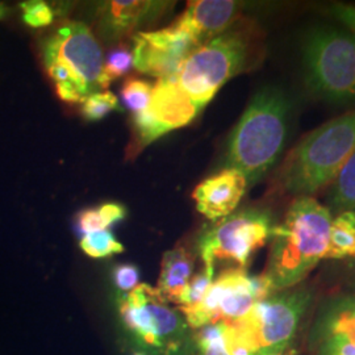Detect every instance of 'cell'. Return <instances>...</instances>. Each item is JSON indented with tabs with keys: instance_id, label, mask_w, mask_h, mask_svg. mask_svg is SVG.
<instances>
[{
	"instance_id": "cell-1",
	"label": "cell",
	"mask_w": 355,
	"mask_h": 355,
	"mask_svg": "<svg viewBox=\"0 0 355 355\" xmlns=\"http://www.w3.org/2000/svg\"><path fill=\"white\" fill-rule=\"evenodd\" d=\"M329 208L312 196H297L284 221L272 228L271 250L265 274L275 291L299 284L325 259L331 224Z\"/></svg>"
},
{
	"instance_id": "cell-2",
	"label": "cell",
	"mask_w": 355,
	"mask_h": 355,
	"mask_svg": "<svg viewBox=\"0 0 355 355\" xmlns=\"http://www.w3.org/2000/svg\"><path fill=\"white\" fill-rule=\"evenodd\" d=\"M291 111L283 89L258 91L229 137L227 168L241 173L248 183L263 177L284 149Z\"/></svg>"
},
{
	"instance_id": "cell-3",
	"label": "cell",
	"mask_w": 355,
	"mask_h": 355,
	"mask_svg": "<svg viewBox=\"0 0 355 355\" xmlns=\"http://www.w3.org/2000/svg\"><path fill=\"white\" fill-rule=\"evenodd\" d=\"M355 153V111L330 120L300 141L280 170V184L293 195L311 196L330 184Z\"/></svg>"
},
{
	"instance_id": "cell-4",
	"label": "cell",
	"mask_w": 355,
	"mask_h": 355,
	"mask_svg": "<svg viewBox=\"0 0 355 355\" xmlns=\"http://www.w3.org/2000/svg\"><path fill=\"white\" fill-rule=\"evenodd\" d=\"M42 61L58 96L82 103L102 87V48L87 26L67 21L44 40Z\"/></svg>"
},
{
	"instance_id": "cell-5",
	"label": "cell",
	"mask_w": 355,
	"mask_h": 355,
	"mask_svg": "<svg viewBox=\"0 0 355 355\" xmlns=\"http://www.w3.org/2000/svg\"><path fill=\"white\" fill-rule=\"evenodd\" d=\"M305 86L320 99L355 105V35L333 26L312 28L303 40Z\"/></svg>"
},
{
	"instance_id": "cell-6",
	"label": "cell",
	"mask_w": 355,
	"mask_h": 355,
	"mask_svg": "<svg viewBox=\"0 0 355 355\" xmlns=\"http://www.w3.org/2000/svg\"><path fill=\"white\" fill-rule=\"evenodd\" d=\"M250 45L243 32L227 31L191 53L174 76L200 110L214 99L229 79L249 64Z\"/></svg>"
},
{
	"instance_id": "cell-7",
	"label": "cell",
	"mask_w": 355,
	"mask_h": 355,
	"mask_svg": "<svg viewBox=\"0 0 355 355\" xmlns=\"http://www.w3.org/2000/svg\"><path fill=\"white\" fill-rule=\"evenodd\" d=\"M124 327L141 346L157 355H186L189 325L180 312L171 308L157 288L139 284L119 300Z\"/></svg>"
},
{
	"instance_id": "cell-8",
	"label": "cell",
	"mask_w": 355,
	"mask_h": 355,
	"mask_svg": "<svg viewBox=\"0 0 355 355\" xmlns=\"http://www.w3.org/2000/svg\"><path fill=\"white\" fill-rule=\"evenodd\" d=\"M306 290L287 291L254 304L241 320L228 322L255 355L284 353L292 343L311 303Z\"/></svg>"
},
{
	"instance_id": "cell-9",
	"label": "cell",
	"mask_w": 355,
	"mask_h": 355,
	"mask_svg": "<svg viewBox=\"0 0 355 355\" xmlns=\"http://www.w3.org/2000/svg\"><path fill=\"white\" fill-rule=\"evenodd\" d=\"M271 217L261 211H245L218 220L199 240L204 268L215 274L217 261H232L246 268L252 255L271 239Z\"/></svg>"
},
{
	"instance_id": "cell-10",
	"label": "cell",
	"mask_w": 355,
	"mask_h": 355,
	"mask_svg": "<svg viewBox=\"0 0 355 355\" xmlns=\"http://www.w3.org/2000/svg\"><path fill=\"white\" fill-rule=\"evenodd\" d=\"M258 303L252 277L243 268H230L218 275L195 306L179 311L191 329L199 330L217 322H234L245 318Z\"/></svg>"
},
{
	"instance_id": "cell-11",
	"label": "cell",
	"mask_w": 355,
	"mask_h": 355,
	"mask_svg": "<svg viewBox=\"0 0 355 355\" xmlns=\"http://www.w3.org/2000/svg\"><path fill=\"white\" fill-rule=\"evenodd\" d=\"M133 42V66L158 80L177 76L186 58L199 48L196 40L175 23L165 29L140 32Z\"/></svg>"
},
{
	"instance_id": "cell-12",
	"label": "cell",
	"mask_w": 355,
	"mask_h": 355,
	"mask_svg": "<svg viewBox=\"0 0 355 355\" xmlns=\"http://www.w3.org/2000/svg\"><path fill=\"white\" fill-rule=\"evenodd\" d=\"M202 110L179 87L175 78L159 79L153 86L152 99L146 111L135 114V127L141 146L166 133L190 124Z\"/></svg>"
},
{
	"instance_id": "cell-13",
	"label": "cell",
	"mask_w": 355,
	"mask_h": 355,
	"mask_svg": "<svg viewBox=\"0 0 355 355\" xmlns=\"http://www.w3.org/2000/svg\"><path fill=\"white\" fill-rule=\"evenodd\" d=\"M241 8L239 1L232 0L190 1L175 24L189 32L200 46L229 31L240 17Z\"/></svg>"
},
{
	"instance_id": "cell-14",
	"label": "cell",
	"mask_w": 355,
	"mask_h": 355,
	"mask_svg": "<svg viewBox=\"0 0 355 355\" xmlns=\"http://www.w3.org/2000/svg\"><path fill=\"white\" fill-rule=\"evenodd\" d=\"M248 180L241 173L227 168L205 179L192 193L196 209L212 221L232 215L241 202Z\"/></svg>"
},
{
	"instance_id": "cell-15",
	"label": "cell",
	"mask_w": 355,
	"mask_h": 355,
	"mask_svg": "<svg viewBox=\"0 0 355 355\" xmlns=\"http://www.w3.org/2000/svg\"><path fill=\"white\" fill-rule=\"evenodd\" d=\"M161 1L114 0L102 7V26L111 37H119L158 16L165 8Z\"/></svg>"
},
{
	"instance_id": "cell-16",
	"label": "cell",
	"mask_w": 355,
	"mask_h": 355,
	"mask_svg": "<svg viewBox=\"0 0 355 355\" xmlns=\"http://www.w3.org/2000/svg\"><path fill=\"white\" fill-rule=\"evenodd\" d=\"M193 272V258L186 248L166 252L157 291L168 304H179Z\"/></svg>"
},
{
	"instance_id": "cell-17",
	"label": "cell",
	"mask_w": 355,
	"mask_h": 355,
	"mask_svg": "<svg viewBox=\"0 0 355 355\" xmlns=\"http://www.w3.org/2000/svg\"><path fill=\"white\" fill-rule=\"evenodd\" d=\"M355 257V214L341 212L331 218L329 245L325 259Z\"/></svg>"
},
{
	"instance_id": "cell-18",
	"label": "cell",
	"mask_w": 355,
	"mask_h": 355,
	"mask_svg": "<svg viewBox=\"0 0 355 355\" xmlns=\"http://www.w3.org/2000/svg\"><path fill=\"white\" fill-rule=\"evenodd\" d=\"M328 200L331 209L338 214H355V153L330 182Z\"/></svg>"
},
{
	"instance_id": "cell-19",
	"label": "cell",
	"mask_w": 355,
	"mask_h": 355,
	"mask_svg": "<svg viewBox=\"0 0 355 355\" xmlns=\"http://www.w3.org/2000/svg\"><path fill=\"white\" fill-rule=\"evenodd\" d=\"M125 216V209L119 204H104L99 208H89L79 214L78 229L83 236L107 230L108 227L119 223Z\"/></svg>"
},
{
	"instance_id": "cell-20",
	"label": "cell",
	"mask_w": 355,
	"mask_h": 355,
	"mask_svg": "<svg viewBox=\"0 0 355 355\" xmlns=\"http://www.w3.org/2000/svg\"><path fill=\"white\" fill-rule=\"evenodd\" d=\"M329 336H343L355 343V297L345 299L334 306L327 322Z\"/></svg>"
},
{
	"instance_id": "cell-21",
	"label": "cell",
	"mask_w": 355,
	"mask_h": 355,
	"mask_svg": "<svg viewBox=\"0 0 355 355\" xmlns=\"http://www.w3.org/2000/svg\"><path fill=\"white\" fill-rule=\"evenodd\" d=\"M80 249L91 258H107L124 252V246L114 239L110 230H101L83 236L80 240Z\"/></svg>"
},
{
	"instance_id": "cell-22",
	"label": "cell",
	"mask_w": 355,
	"mask_h": 355,
	"mask_svg": "<svg viewBox=\"0 0 355 355\" xmlns=\"http://www.w3.org/2000/svg\"><path fill=\"white\" fill-rule=\"evenodd\" d=\"M120 92L128 110L133 111L135 114H139L146 111L149 107L152 99L153 85L144 79L129 78L124 82Z\"/></svg>"
},
{
	"instance_id": "cell-23",
	"label": "cell",
	"mask_w": 355,
	"mask_h": 355,
	"mask_svg": "<svg viewBox=\"0 0 355 355\" xmlns=\"http://www.w3.org/2000/svg\"><path fill=\"white\" fill-rule=\"evenodd\" d=\"M193 341L199 355H230L224 345L223 322L211 324L199 329Z\"/></svg>"
},
{
	"instance_id": "cell-24",
	"label": "cell",
	"mask_w": 355,
	"mask_h": 355,
	"mask_svg": "<svg viewBox=\"0 0 355 355\" xmlns=\"http://www.w3.org/2000/svg\"><path fill=\"white\" fill-rule=\"evenodd\" d=\"M133 66V51H129L127 46H120L111 51L104 61L102 74V87L107 89L108 85L125 76Z\"/></svg>"
},
{
	"instance_id": "cell-25",
	"label": "cell",
	"mask_w": 355,
	"mask_h": 355,
	"mask_svg": "<svg viewBox=\"0 0 355 355\" xmlns=\"http://www.w3.org/2000/svg\"><path fill=\"white\" fill-rule=\"evenodd\" d=\"M114 110H119V101L111 91H99L82 102V114L89 121L102 120Z\"/></svg>"
},
{
	"instance_id": "cell-26",
	"label": "cell",
	"mask_w": 355,
	"mask_h": 355,
	"mask_svg": "<svg viewBox=\"0 0 355 355\" xmlns=\"http://www.w3.org/2000/svg\"><path fill=\"white\" fill-rule=\"evenodd\" d=\"M214 280H215V274L207 271L205 268H203L202 272L193 275L179 300V304H178L179 311L189 309L199 304L203 300L205 293L214 283Z\"/></svg>"
},
{
	"instance_id": "cell-27",
	"label": "cell",
	"mask_w": 355,
	"mask_h": 355,
	"mask_svg": "<svg viewBox=\"0 0 355 355\" xmlns=\"http://www.w3.org/2000/svg\"><path fill=\"white\" fill-rule=\"evenodd\" d=\"M23 20L31 28L51 26L54 20V12L51 6L41 0H31L21 4Z\"/></svg>"
},
{
	"instance_id": "cell-28",
	"label": "cell",
	"mask_w": 355,
	"mask_h": 355,
	"mask_svg": "<svg viewBox=\"0 0 355 355\" xmlns=\"http://www.w3.org/2000/svg\"><path fill=\"white\" fill-rule=\"evenodd\" d=\"M140 280V271L133 265H120L114 271V282L116 287L123 292H132Z\"/></svg>"
},
{
	"instance_id": "cell-29",
	"label": "cell",
	"mask_w": 355,
	"mask_h": 355,
	"mask_svg": "<svg viewBox=\"0 0 355 355\" xmlns=\"http://www.w3.org/2000/svg\"><path fill=\"white\" fill-rule=\"evenodd\" d=\"M320 355H355V343L343 336H329L322 343Z\"/></svg>"
},
{
	"instance_id": "cell-30",
	"label": "cell",
	"mask_w": 355,
	"mask_h": 355,
	"mask_svg": "<svg viewBox=\"0 0 355 355\" xmlns=\"http://www.w3.org/2000/svg\"><path fill=\"white\" fill-rule=\"evenodd\" d=\"M334 13L338 20H341L345 26L352 31L355 35V7L352 6H336Z\"/></svg>"
},
{
	"instance_id": "cell-31",
	"label": "cell",
	"mask_w": 355,
	"mask_h": 355,
	"mask_svg": "<svg viewBox=\"0 0 355 355\" xmlns=\"http://www.w3.org/2000/svg\"><path fill=\"white\" fill-rule=\"evenodd\" d=\"M6 13H7V8L0 3V20L6 16Z\"/></svg>"
},
{
	"instance_id": "cell-32",
	"label": "cell",
	"mask_w": 355,
	"mask_h": 355,
	"mask_svg": "<svg viewBox=\"0 0 355 355\" xmlns=\"http://www.w3.org/2000/svg\"><path fill=\"white\" fill-rule=\"evenodd\" d=\"M132 355H150L148 354V353H145V352H137V353H135V354Z\"/></svg>"
},
{
	"instance_id": "cell-33",
	"label": "cell",
	"mask_w": 355,
	"mask_h": 355,
	"mask_svg": "<svg viewBox=\"0 0 355 355\" xmlns=\"http://www.w3.org/2000/svg\"><path fill=\"white\" fill-rule=\"evenodd\" d=\"M268 355H284V353H275V354H268Z\"/></svg>"
}]
</instances>
